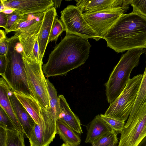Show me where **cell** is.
I'll use <instances>...</instances> for the list:
<instances>
[{
	"label": "cell",
	"instance_id": "30bf717a",
	"mask_svg": "<svg viewBox=\"0 0 146 146\" xmlns=\"http://www.w3.org/2000/svg\"><path fill=\"white\" fill-rule=\"evenodd\" d=\"M43 20L27 29L16 32L15 34L23 48L21 54L22 58L30 62L42 65L43 63L40 60L38 35Z\"/></svg>",
	"mask_w": 146,
	"mask_h": 146
},
{
	"label": "cell",
	"instance_id": "cb8c5ba5",
	"mask_svg": "<svg viewBox=\"0 0 146 146\" xmlns=\"http://www.w3.org/2000/svg\"><path fill=\"white\" fill-rule=\"evenodd\" d=\"M24 134L17 130H6L5 146H25Z\"/></svg>",
	"mask_w": 146,
	"mask_h": 146
},
{
	"label": "cell",
	"instance_id": "d4e9b609",
	"mask_svg": "<svg viewBox=\"0 0 146 146\" xmlns=\"http://www.w3.org/2000/svg\"><path fill=\"white\" fill-rule=\"evenodd\" d=\"M117 134L116 131L112 129L96 139L92 144L96 146H110L117 144Z\"/></svg>",
	"mask_w": 146,
	"mask_h": 146
},
{
	"label": "cell",
	"instance_id": "b9f144b4",
	"mask_svg": "<svg viewBox=\"0 0 146 146\" xmlns=\"http://www.w3.org/2000/svg\"><path fill=\"white\" fill-rule=\"evenodd\" d=\"M117 144L112 145L110 146H117ZM92 146H96L93 144H92Z\"/></svg>",
	"mask_w": 146,
	"mask_h": 146
},
{
	"label": "cell",
	"instance_id": "4dcf8cb0",
	"mask_svg": "<svg viewBox=\"0 0 146 146\" xmlns=\"http://www.w3.org/2000/svg\"><path fill=\"white\" fill-rule=\"evenodd\" d=\"M9 42L7 38L0 40V55L6 56L8 50Z\"/></svg>",
	"mask_w": 146,
	"mask_h": 146
},
{
	"label": "cell",
	"instance_id": "e0dca14e",
	"mask_svg": "<svg viewBox=\"0 0 146 146\" xmlns=\"http://www.w3.org/2000/svg\"><path fill=\"white\" fill-rule=\"evenodd\" d=\"M112 129L100 115H97L90 123L88 130L85 143L92 144L96 139Z\"/></svg>",
	"mask_w": 146,
	"mask_h": 146
},
{
	"label": "cell",
	"instance_id": "3957f363",
	"mask_svg": "<svg viewBox=\"0 0 146 146\" xmlns=\"http://www.w3.org/2000/svg\"><path fill=\"white\" fill-rule=\"evenodd\" d=\"M145 52L143 48H134L122 56L104 84L108 103H112L123 90L130 79L132 71L138 65L140 56Z\"/></svg>",
	"mask_w": 146,
	"mask_h": 146
},
{
	"label": "cell",
	"instance_id": "277c9868",
	"mask_svg": "<svg viewBox=\"0 0 146 146\" xmlns=\"http://www.w3.org/2000/svg\"><path fill=\"white\" fill-rule=\"evenodd\" d=\"M7 39L9 47L6 55L7 63L5 72L1 76L13 92L21 93L35 98L29 86L21 54L15 48L18 38L14 35Z\"/></svg>",
	"mask_w": 146,
	"mask_h": 146
},
{
	"label": "cell",
	"instance_id": "8992f818",
	"mask_svg": "<svg viewBox=\"0 0 146 146\" xmlns=\"http://www.w3.org/2000/svg\"><path fill=\"white\" fill-rule=\"evenodd\" d=\"M66 34L75 35L83 38H92L98 41L101 38L85 20L83 13L76 6L68 5L61 12V19Z\"/></svg>",
	"mask_w": 146,
	"mask_h": 146
},
{
	"label": "cell",
	"instance_id": "9a60e30c",
	"mask_svg": "<svg viewBox=\"0 0 146 146\" xmlns=\"http://www.w3.org/2000/svg\"><path fill=\"white\" fill-rule=\"evenodd\" d=\"M11 88L5 79H0V106L5 112L16 129L23 132V127L12 108L9 98ZM24 133V132H23Z\"/></svg>",
	"mask_w": 146,
	"mask_h": 146
},
{
	"label": "cell",
	"instance_id": "83f0119b",
	"mask_svg": "<svg viewBox=\"0 0 146 146\" xmlns=\"http://www.w3.org/2000/svg\"><path fill=\"white\" fill-rule=\"evenodd\" d=\"M24 15H22L15 10L12 13L7 15V22L6 26L4 28L6 33L15 25L18 21L23 18Z\"/></svg>",
	"mask_w": 146,
	"mask_h": 146
},
{
	"label": "cell",
	"instance_id": "7a4b0ae2",
	"mask_svg": "<svg viewBox=\"0 0 146 146\" xmlns=\"http://www.w3.org/2000/svg\"><path fill=\"white\" fill-rule=\"evenodd\" d=\"M103 39L117 52L146 48V17L133 9L122 15L108 31Z\"/></svg>",
	"mask_w": 146,
	"mask_h": 146
},
{
	"label": "cell",
	"instance_id": "7c38bea8",
	"mask_svg": "<svg viewBox=\"0 0 146 146\" xmlns=\"http://www.w3.org/2000/svg\"><path fill=\"white\" fill-rule=\"evenodd\" d=\"M76 6L82 13L101 11L130 5L132 0H79Z\"/></svg>",
	"mask_w": 146,
	"mask_h": 146
},
{
	"label": "cell",
	"instance_id": "9c48e42d",
	"mask_svg": "<svg viewBox=\"0 0 146 146\" xmlns=\"http://www.w3.org/2000/svg\"><path fill=\"white\" fill-rule=\"evenodd\" d=\"M129 5L111 9L83 13L85 20L101 38L120 16L129 9Z\"/></svg>",
	"mask_w": 146,
	"mask_h": 146
},
{
	"label": "cell",
	"instance_id": "60d3db41",
	"mask_svg": "<svg viewBox=\"0 0 146 146\" xmlns=\"http://www.w3.org/2000/svg\"><path fill=\"white\" fill-rule=\"evenodd\" d=\"M61 146H71L70 145L67 143H63Z\"/></svg>",
	"mask_w": 146,
	"mask_h": 146
},
{
	"label": "cell",
	"instance_id": "ab89813d",
	"mask_svg": "<svg viewBox=\"0 0 146 146\" xmlns=\"http://www.w3.org/2000/svg\"><path fill=\"white\" fill-rule=\"evenodd\" d=\"M0 12H2V11L5 8V7L4 6L3 3L2 1V0H0Z\"/></svg>",
	"mask_w": 146,
	"mask_h": 146
},
{
	"label": "cell",
	"instance_id": "52a82bcc",
	"mask_svg": "<svg viewBox=\"0 0 146 146\" xmlns=\"http://www.w3.org/2000/svg\"><path fill=\"white\" fill-rule=\"evenodd\" d=\"M23 59L29 86L35 98L41 108L47 111L50 108L49 96L42 65Z\"/></svg>",
	"mask_w": 146,
	"mask_h": 146
},
{
	"label": "cell",
	"instance_id": "44dd1931",
	"mask_svg": "<svg viewBox=\"0 0 146 146\" xmlns=\"http://www.w3.org/2000/svg\"><path fill=\"white\" fill-rule=\"evenodd\" d=\"M50 100V108L47 111L50 116L57 120L58 118L60 110L57 90L53 85L46 79Z\"/></svg>",
	"mask_w": 146,
	"mask_h": 146
},
{
	"label": "cell",
	"instance_id": "6da1fadb",
	"mask_svg": "<svg viewBox=\"0 0 146 146\" xmlns=\"http://www.w3.org/2000/svg\"><path fill=\"white\" fill-rule=\"evenodd\" d=\"M91 45L87 39L66 34L49 54L42 67L45 76L66 75L84 64L89 57Z\"/></svg>",
	"mask_w": 146,
	"mask_h": 146
},
{
	"label": "cell",
	"instance_id": "7402d4cb",
	"mask_svg": "<svg viewBox=\"0 0 146 146\" xmlns=\"http://www.w3.org/2000/svg\"><path fill=\"white\" fill-rule=\"evenodd\" d=\"M146 102V66L132 110L128 117L134 116Z\"/></svg>",
	"mask_w": 146,
	"mask_h": 146
},
{
	"label": "cell",
	"instance_id": "f546056e",
	"mask_svg": "<svg viewBox=\"0 0 146 146\" xmlns=\"http://www.w3.org/2000/svg\"><path fill=\"white\" fill-rule=\"evenodd\" d=\"M130 5L133 9L146 17V0H132Z\"/></svg>",
	"mask_w": 146,
	"mask_h": 146
},
{
	"label": "cell",
	"instance_id": "484cf974",
	"mask_svg": "<svg viewBox=\"0 0 146 146\" xmlns=\"http://www.w3.org/2000/svg\"><path fill=\"white\" fill-rule=\"evenodd\" d=\"M65 31V29L62 21L56 17L52 27L48 43L53 41H55L56 42L59 36Z\"/></svg>",
	"mask_w": 146,
	"mask_h": 146
},
{
	"label": "cell",
	"instance_id": "ffe728a7",
	"mask_svg": "<svg viewBox=\"0 0 146 146\" xmlns=\"http://www.w3.org/2000/svg\"><path fill=\"white\" fill-rule=\"evenodd\" d=\"M44 12L24 15L23 18L9 31L8 33L23 30L36 24L43 19Z\"/></svg>",
	"mask_w": 146,
	"mask_h": 146
},
{
	"label": "cell",
	"instance_id": "f1b7e54d",
	"mask_svg": "<svg viewBox=\"0 0 146 146\" xmlns=\"http://www.w3.org/2000/svg\"><path fill=\"white\" fill-rule=\"evenodd\" d=\"M0 127L7 130H17L5 112L1 107L0 108Z\"/></svg>",
	"mask_w": 146,
	"mask_h": 146
},
{
	"label": "cell",
	"instance_id": "1f68e13d",
	"mask_svg": "<svg viewBox=\"0 0 146 146\" xmlns=\"http://www.w3.org/2000/svg\"><path fill=\"white\" fill-rule=\"evenodd\" d=\"M6 56L0 55V74L2 76L4 73L7 65Z\"/></svg>",
	"mask_w": 146,
	"mask_h": 146
},
{
	"label": "cell",
	"instance_id": "e575fe53",
	"mask_svg": "<svg viewBox=\"0 0 146 146\" xmlns=\"http://www.w3.org/2000/svg\"><path fill=\"white\" fill-rule=\"evenodd\" d=\"M15 48V50L18 53L21 54H22L23 50V48L22 44L19 42L18 38L16 42Z\"/></svg>",
	"mask_w": 146,
	"mask_h": 146
},
{
	"label": "cell",
	"instance_id": "ac0fdd59",
	"mask_svg": "<svg viewBox=\"0 0 146 146\" xmlns=\"http://www.w3.org/2000/svg\"><path fill=\"white\" fill-rule=\"evenodd\" d=\"M56 134L64 143L71 146H77L80 144L81 140L78 135L59 118L56 120Z\"/></svg>",
	"mask_w": 146,
	"mask_h": 146
},
{
	"label": "cell",
	"instance_id": "ba28073f",
	"mask_svg": "<svg viewBox=\"0 0 146 146\" xmlns=\"http://www.w3.org/2000/svg\"><path fill=\"white\" fill-rule=\"evenodd\" d=\"M146 137V102L135 115L128 117L118 146H137Z\"/></svg>",
	"mask_w": 146,
	"mask_h": 146
},
{
	"label": "cell",
	"instance_id": "603a6c76",
	"mask_svg": "<svg viewBox=\"0 0 146 146\" xmlns=\"http://www.w3.org/2000/svg\"><path fill=\"white\" fill-rule=\"evenodd\" d=\"M44 128V120L40 113L39 123H35L29 139L31 146H43Z\"/></svg>",
	"mask_w": 146,
	"mask_h": 146
},
{
	"label": "cell",
	"instance_id": "836d02e7",
	"mask_svg": "<svg viewBox=\"0 0 146 146\" xmlns=\"http://www.w3.org/2000/svg\"><path fill=\"white\" fill-rule=\"evenodd\" d=\"M7 22V15L3 12H0V27L3 28L6 25Z\"/></svg>",
	"mask_w": 146,
	"mask_h": 146
},
{
	"label": "cell",
	"instance_id": "4316f807",
	"mask_svg": "<svg viewBox=\"0 0 146 146\" xmlns=\"http://www.w3.org/2000/svg\"><path fill=\"white\" fill-rule=\"evenodd\" d=\"M100 116L112 129L117 133H121L124 127L125 122L107 116L104 114H101Z\"/></svg>",
	"mask_w": 146,
	"mask_h": 146
},
{
	"label": "cell",
	"instance_id": "8d00e7d4",
	"mask_svg": "<svg viewBox=\"0 0 146 146\" xmlns=\"http://www.w3.org/2000/svg\"><path fill=\"white\" fill-rule=\"evenodd\" d=\"M6 33L5 31L3 30H0V40H5L6 37Z\"/></svg>",
	"mask_w": 146,
	"mask_h": 146
},
{
	"label": "cell",
	"instance_id": "8fae6325",
	"mask_svg": "<svg viewBox=\"0 0 146 146\" xmlns=\"http://www.w3.org/2000/svg\"><path fill=\"white\" fill-rule=\"evenodd\" d=\"M5 7L15 9L22 15L44 12L53 7L52 0H2Z\"/></svg>",
	"mask_w": 146,
	"mask_h": 146
},
{
	"label": "cell",
	"instance_id": "5bb4252c",
	"mask_svg": "<svg viewBox=\"0 0 146 146\" xmlns=\"http://www.w3.org/2000/svg\"><path fill=\"white\" fill-rule=\"evenodd\" d=\"M57 13L56 8L53 7L44 12L42 23L38 35L40 60L42 59L48 43L52 27Z\"/></svg>",
	"mask_w": 146,
	"mask_h": 146
},
{
	"label": "cell",
	"instance_id": "5b68a950",
	"mask_svg": "<svg viewBox=\"0 0 146 146\" xmlns=\"http://www.w3.org/2000/svg\"><path fill=\"white\" fill-rule=\"evenodd\" d=\"M143 74L130 79L124 89L111 104L104 115L125 122L129 117L135 103Z\"/></svg>",
	"mask_w": 146,
	"mask_h": 146
},
{
	"label": "cell",
	"instance_id": "74e56055",
	"mask_svg": "<svg viewBox=\"0 0 146 146\" xmlns=\"http://www.w3.org/2000/svg\"><path fill=\"white\" fill-rule=\"evenodd\" d=\"M62 0H54V5L53 7L55 8L59 7L60 6Z\"/></svg>",
	"mask_w": 146,
	"mask_h": 146
},
{
	"label": "cell",
	"instance_id": "d590c367",
	"mask_svg": "<svg viewBox=\"0 0 146 146\" xmlns=\"http://www.w3.org/2000/svg\"><path fill=\"white\" fill-rule=\"evenodd\" d=\"M15 11V9L10 7H5L4 9L2 11L6 15H9Z\"/></svg>",
	"mask_w": 146,
	"mask_h": 146
},
{
	"label": "cell",
	"instance_id": "4fadbf2b",
	"mask_svg": "<svg viewBox=\"0 0 146 146\" xmlns=\"http://www.w3.org/2000/svg\"><path fill=\"white\" fill-rule=\"evenodd\" d=\"M9 95L10 100L14 112L23 127L24 133L29 139L36 123L17 99L11 89L9 92Z\"/></svg>",
	"mask_w": 146,
	"mask_h": 146
},
{
	"label": "cell",
	"instance_id": "f35d334b",
	"mask_svg": "<svg viewBox=\"0 0 146 146\" xmlns=\"http://www.w3.org/2000/svg\"><path fill=\"white\" fill-rule=\"evenodd\" d=\"M137 146H146V137L140 142Z\"/></svg>",
	"mask_w": 146,
	"mask_h": 146
},
{
	"label": "cell",
	"instance_id": "7bdbcfd3",
	"mask_svg": "<svg viewBox=\"0 0 146 146\" xmlns=\"http://www.w3.org/2000/svg\"></svg>",
	"mask_w": 146,
	"mask_h": 146
},
{
	"label": "cell",
	"instance_id": "d6986e66",
	"mask_svg": "<svg viewBox=\"0 0 146 146\" xmlns=\"http://www.w3.org/2000/svg\"><path fill=\"white\" fill-rule=\"evenodd\" d=\"M13 92L35 123L38 124L40 117L41 107L38 102L33 97L21 93L15 92Z\"/></svg>",
	"mask_w": 146,
	"mask_h": 146
},
{
	"label": "cell",
	"instance_id": "d6a6232c",
	"mask_svg": "<svg viewBox=\"0 0 146 146\" xmlns=\"http://www.w3.org/2000/svg\"><path fill=\"white\" fill-rule=\"evenodd\" d=\"M6 130L0 127V146H5Z\"/></svg>",
	"mask_w": 146,
	"mask_h": 146
},
{
	"label": "cell",
	"instance_id": "2e32d148",
	"mask_svg": "<svg viewBox=\"0 0 146 146\" xmlns=\"http://www.w3.org/2000/svg\"><path fill=\"white\" fill-rule=\"evenodd\" d=\"M60 108L58 118L78 134L83 133L80 121L71 110L63 95L58 96Z\"/></svg>",
	"mask_w": 146,
	"mask_h": 146
}]
</instances>
